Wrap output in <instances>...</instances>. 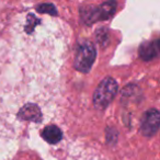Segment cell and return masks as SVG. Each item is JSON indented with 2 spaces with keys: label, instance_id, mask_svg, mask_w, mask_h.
Instances as JSON below:
<instances>
[{
  "label": "cell",
  "instance_id": "1",
  "mask_svg": "<svg viewBox=\"0 0 160 160\" xmlns=\"http://www.w3.org/2000/svg\"><path fill=\"white\" fill-rule=\"evenodd\" d=\"M118 92V83L111 77L103 79L93 93V104L96 109L103 110L113 101Z\"/></svg>",
  "mask_w": 160,
  "mask_h": 160
},
{
  "label": "cell",
  "instance_id": "2",
  "mask_svg": "<svg viewBox=\"0 0 160 160\" xmlns=\"http://www.w3.org/2000/svg\"><path fill=\"white\" fill-rule=\"evenodd\" d=\"M116 9V3L114 1L105 2L99 7L90 6L88 8H82L80 10V13L82 17V20L87 24H92L98 20H107L114 13Z\"/></svg>",
  "mask_w": 160,
  "mask_h": 160
},
{
  "label": "cell",
  "instance_id": "3",
  "mask_svg": "<svg viewBox=\"0 0 160 160\" xmlns=\"http://www.w3.org/2000/svg\"><path fill=\"white\" fill-rule=\"evenodd\" d=\"M97 56L93 44L85 42L80 44L75 56V68L81 72H88L91 69Z\"/></svg>",
  "mask_w": 160,
  "mask_h": 160
},
{
  "label": "cell",
  "instance_id": "4",
  "mask_svg": "<svg viewBox=\"0 0 160 160\" xmlns=\"http://www.w3.org/2000/svg\"><path fill=\"white\" fill-rule=\"evenodd\" d=\"M159 123H160V115L158 110L156 109L148 110L142 118L140 132L142 133V135L147 136V137L153 136L158 132Z\"/></svg>",
  "mask_w": 160,
  "mask_h": 160
},
{
  "label": "cell",
  "instance_id": "5",
  "mask_svg": "<svg viewBox=\"0 0 160 160\" xmlns=\"http://www.w3.org/2000/svg\"><path fill=\"white\" fill-rule=\"evenodd\" d=\"M41 116H42V112H41L40 108L35 104H28L21 108L20 112H19V118L20 121H28V122H40Z\"/></svg>",
  "mask_w": 160,
  "mask_h": 160
},
{
  "label": "cell",
  "instance_id": "6",
  "mask_svg": "<svg viewBox=\"0 0 160 160\" xmlns=\"http://www.w3.org/2000/svg\"><path fill=\"white\" fill-rule=\"evenodd\" d=\"M139 56L142 60L145 62H149L152 60L155 57H157L158 53H159V45H158V41H153V42H146L139 46Z\"/></svg>",
  "mask_w": 160,
  "mask_h": 160
},
{
  "label": "cell",
  "instance_id": "7",
  "mask_svg": "<svg viewBox=\"0 0 160 160\" xmlns=\"http://www.w3.org/2000/svg\"><path fill=\"white\" fill-rule=\"evenodd\" d=\"M42 137L49 144H56L62 138V133L57 126L49 125L42 132Z\"/></svg>",
  "mask_w": 160,
  "mask_h": 160
},
{
  "label": "cell",
  "instance_id": "8",
  "mask_svg": "<svg viewBox=\"0 0 160 160\" xmlns=\"http://www.w3.org/2000/svg\"><path fill=\"white\" fill-rule=\"evenodd\" d=\"M38 12H42V13H49V14H56V9L53 5H49V3H42L38 7Z\"/></svg>",
  "mask_w": 160,
  "mask_h": 160
}]
</instances>
